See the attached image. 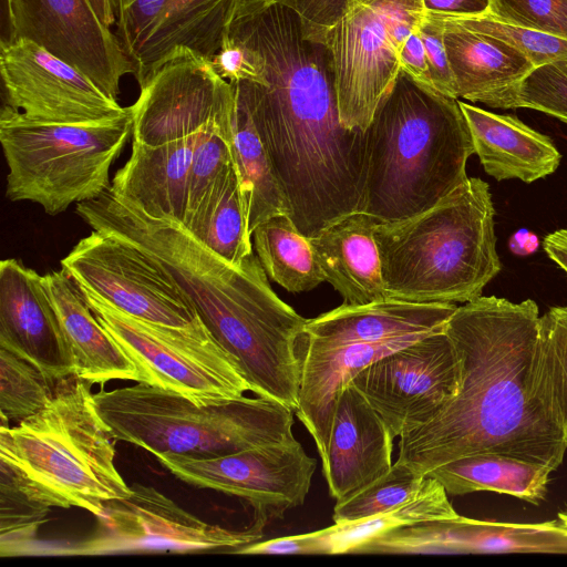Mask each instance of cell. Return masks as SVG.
<instances>
[{"mask_svg":"<svg viewBox=\"0 0 567 567\" xmlns=\"http://www.w3.org/2000/svg\"><path fill=\"white\" fill-rule=\"evenodd\" d=\"M93 400L116 441L154 455L213 457L296 440L293 410L260 396L198 405L137 382L110 391L102 388Z\"/></svg>","mask_w":567,"mask_h":567,"instance_id":"cell-6","label":"cell"},{"mask_svg":"<svg viewBox=\"0 0 567 567\" xmlns=\"http://www.w3.org/2000/svg\"><path fill=\"white\" fill-rule=\"evenodd\" d=\"M543 247L547 256L567 274V228L548 234Z\"/></svg>","mask_w":567,"mask_h":567,"instance_id":"cell-47","label":"cell"},{"mask_svg":"<svg viewBox=\"0 0 567 567\" xmlns=\"http://www.w3.org/2000/svg\"><path fill=\"white\" fill-rule=\"evenodd\" d=\"M7 35L32 41L87 75L117 100L121 79L133 74L115 32L99 18L91 0H3Z\"/></svg>","mask_w":567,"mask_h":567,"instance_id":"cell-16","label":"cell"},{"mask_svg":"<svg viewBox=\"0 0 567 567\" xmlns=\"http://www.w3.org/2000/svg\"><path fill=\"white\" fill-rule=\"evenodd\" d=\"M200 131L156 146L133 141L131 155L113 177L111 192L153 218L183 224L192 156Z\"/></svg>","mask_w":567,"mask_h":567,"instance_id":"cell-25","label":"cell"},{"mask_svg":"<svg viewBox=\"0 0 567 567\" xmlns=\"http://www.w3.org/2000/svg\"><path fill=\"white\" fill-rule=\"evenodd\" d=\"M183 226L235 267L252 252L248 215L235 164L213 188L203 207Z\"/></svg>","mask_w":567,"mask_h":567,"instance_id":"cell-31","label":"cell"},{"mask_svg":"<svg viewBox=\"0 0 567 567\" xmlns=\"http://www.w3.org/2000/svg\"><path fill=\"white\" fill-rule=\"evenodd\" d=\"M534 384L545 410L567 437V306L551 307L539 317Z\"/></svg>","mask_w":567,"mask_h":567,"instance_id":"cell-34","label":"cell"},{"mask_svg":"<svg viewBox=\"0 0 567 567\" xmlns=\"http://www.w3.org/2000/svg\"><path fill=\"white\" fill-rule=\"evenodd\" d=\"M487 17L567 40V0H491Z\"/></svg>","mask_w":567,"mask_h":567,"instance_id":"cell-41","label":"cell"},{"mask_svg":"<svg viewBox=\"0 0 567 567\" xmlns=\"http://www.w3.org/2000/svg\"><path fill=\"white\" fill-rule=\"evenodd\" d=\"M557 520H558L559 525L561 526V528L564 529V532L567 534V508L564 511H560L557 514Z\"/></svg>","mask_w":567,"mask_h":567,"instance_id":"cell-50","label":"cell"},{"mask_svg":"<svg viewBox=\"0 0 567 567\" xmlns=\"http://www.w3.org/2000/svg\"><path fill=\"white\" fill-rule=\"evenodd\" d=\"M133 111V141L156 146L203 130L235 107L233 85L212 60L177 50L140 89Z\"/></svg>","mask_w":567,"mask_h":567,"instance_id":"cell-17","label":"cell"},{"mask_svg":"<svg viewBox=\"0 0 567 567\" xmlns=\"http://www.w3.org/2000/svg\"><path fill=\"white\" fill-rule=\"evenodd\" d=\"M394 437L379 413L350 382L340 392L327 461L321 464L329 495L342 502L392 466Z\"/></svg>","mask_w":567,"mask_h":567,"instance_id":"cell-21","label":"cell"},{"mask_svg":"<svg viewBox=\"0 0 567 567\" xmlns=\"http://www.w3.org/2000/svg\"><path fill=\"white\" fill-rule=\"evenodd\" d=\"M42 280L73 355L75 375L101 388L112 380L140 382L135 364L99 322L68 271H51Z\"/></svg>","mask_w":567,"mask_h":567,"instance_id":"cell-28","label":"cell"},{"mask_svg":"<svg viewBox=\"0 0 567 567\" xmlns=\"http://www.w3.org/2000/svg\"><path fill=\"white\" fill-rule=\"evenodd\" d=\"M351 383L395 439L429 423L458 393L460 361L443 331L374 361Z\"/></svg>","mask_w":567,"mask_h":567,"instance_id":"cell-14","label":"cell"},{"mask_svg":"<svg viewBox=\"0 0 567 567\" xmlns=\"http://www.w3.org/2000/svg\"><path fill=\"white\" fill-rule=\"evenodd\" d=\"M231 31L252 51L259 79L229 83L266 147L289 217L313 237L360 208L365 131L341 123L330 51L305 35L292 10L255 4Z\"/></svg>","mask_w":567,"mask_h":567,"instance_id":"cell-1","label":"cell"},{"mask_svg":"<svg viewBox=\"0 0 567 567\" xmlns=\"http://www.w3.org/2000/svg\"><path fill=\"white\" fill-rule=\"evenodd\" d=\"M424 337L427 336L411 334L340 347L300 341L301 374L295 413L313 439L321 464L327 461L336 405L343 386L369 364Z\"/></svg>","mask_w":567,"mask_h":567,"instance_id":"cell-22","label":"cell"},{"mask_svg":"<svg viewBox=\"0 0 567 567\" xmlns=\"http://www.w3.org/2000/svg\"><path fill=\"white\" fill-rule=\"evenodd\" d=\"M231 151L248 215L249 231L268 218L289 216L286 198L246 105L235 96Z\"/></svg>","mask_w":567,"mask_h":567,"instance_id":"cell-30","label":"cell"},{"mask_svg":"<svg viewBox=\"0 0 567 567\" xmlns=\"http://www.w3.org/2000/svg\"><path fill=\"white\" fill-rule=\"evenodd\" d=\"M0 72L6 104L35 121L97 122L127 109L83 72L25 39L0 42Z\"/></svg>","mask_w":567,"mask_h":567,"instance_id":"cell-18","label":"cell"},{"mask_svg":"<svg viewBox=\"0 0 567 567\" xmlns=\"http://www.w3.org/2000/svg\"><path fill=\"white\" fill-rule=\"evenodd\" d=\"M455 303H415L400 300L341 306L308 319L300 338L318 347L379 342L391 338L443 332Z\"/></svg>","mask_w":567,"mask_h":567,"instance_id":"cell-23","label":"cell"},{"mask_svg":"<svg viewBox=\"0 0 567 567\" xmlns=\"http://www.w3.org/2000/svg\"><path fill=\"white\" fill-rule=\"evenodd\" d=\"M50 508L0 466L1 557L29 554L35 544L40 527L47 520Z\"/></svg>","mask_w":567,"mask_h":567,"instance_id":"cell-36","label":"cell"},{"mask_svg":"<svg viewBox=\"0 0 567 567\" xmlns=\"http://www.w3.org/2000/svg\"><path fill=\"white\" fill-rule=\"evenodd\" d=\"M100 20L109 28L116 23V0H91Z\"/></svg>","mask_w":567,"mask_h":567,"instance_id":"cell-49","label":"cell"},{"mask_svg":"<svg viewBox=\"0 0 567 567\" xmlns=\"http://www.w3.org/2000/svg\"><path fill=\"white\" fill-rule=\"evenodd\" d=\"M423 11L422 0H353L329 31L323 44L344 127L367 130L401 71L400 51Z\"/></svg>","mask_w":567,"mask_h":567,"instance_id":"cell-10","label":"cell"},{"mask_svg":"<svg viewBox=\"0 0 567 567\" xmlns=\"http://www.w3.org/2000/svg\"><path fill=\"white\" fill-rule=\"evenodd\" d=\"M231 553L245 555H322V548L318 530H315L268 540H258L237 548Z\"/></svg>","mask_w":567,"mask_h":567,"instance_id":"cell-44","label":"cell"},{"mask_svg":"<svg viewBox=\"0 0 567 567\" xmlns=\"http://www.w3.org/2000/svg\"><path fill=\"white\" fill-rule=\"evenodd\" d=\"M126 497L105 504L96 528L85 540L60 555L114 553H193L240 548L264 536L266 523L254 518L243 530L208 524L186 512L156 488L134 484Z\"/></svg>","mask_w":567,"mask_h":567,"instance_id":"cell-11","label":"cell"},{"mask_svg":"<svg viewBox=\"0 0 567 567\" xmlns=\"http://www.w3.org/2000/svg\"><path fill=\"white\" fill-rule=\"evenodd\" d=\"M425 12L452 17L487 16L491 0H422Z\"/></svg>","mask_w":567,"mask_h":567,"instance_id":"cell-46","label":"cell"},{"mask_svg":"<svg viewBox=\"0 0 567 567\" xmlns=\"http://www.w3.org/2000/svg\"><path fill=\"white\" fill-rule=\"evenodd\" d=\"M502 553L567 554V534L557 518L543 523H507L458 515L393 529L353 551L386 555Z\"/></svg>","mask_w":567,"mask_h":567,"instance_id":"cell-19","label":"cell"},{"mask_svg":"<svg viewBox=\"0 0 567 567\" xmlns=\"http://www.w3.org/2000/svg\"><path fill=\"white\" fill-rule=\"evenodd\" d=\"M553 472L543 464L505 454L480 453L442 464L425 476L436 480L447 495L491 491L538 506L546 498Z\"/></svg>","mask_w":567,"mask_h":567,"instance_id":"cell-29","label":"cell"},{"mask_svg":"<svg viewBox=\"0 0 567 567\" xmlns=\"http://www.w3.org/2000/svg\"><path fill=\"white\" fill-rule=\"evenodd\" d=\"M251 237L266 275L286 290L309 291L326 281L309 238L288 215H276L262 221Z\"/></svg>","mask_w":567,"mask_h":567,"instance_id":"cell-32","label":"cell"},{"mask_svg":"<svg viewBox=\"0 0 567 567\" xmlns=\"http://www.w3.org/2000/svg\"><path fill=\"white\" fill-rule=\"evenodd\" d=\"M133 131V111L87 123H49L4 104L0 142L10 200L39 204L55 216L110 188V169Z\"/></svg>","mask_w":567,"mask_h":567,"instance_id":"cell-7","label":"cell"},{"mask_svg":"<svg viewBox=\"0 0 567 567\" xmlns=\"http://www.w3.org/2000/svg\"><path fill=\"white\" fill-rule=\"evenodd\" d=\"M80 288L147 322L187 327L200 319L172 275L132 243L97 230L61 260Z\"/></svg>","mask_w":567,"mask_h":567,"instance_id":"cell-12","label":"cell"},{"mask_svg":"<svg viewBox=\"0 0 567 567\" xmlns=\"http://www.w3.org/2000/svg\"><path fill=\"white\" fill-rule=\"evenodd\" d=\"M453 18L467 29L488 34L515 48L535 68L567 59V40L565 39L507 24L487 16Z\"/></svg>","mask_w":567,"mask_h":567,"instance_id":"cell-40","label":"cell"},{"mask_svg":"<svg viewBox=\"0 0 567 567\" xmlns=\"http://www.w3.org/2000/svg\"><path fill=\"white\" fill-rule=\"evenodd\" d=\"M419 32L424 43L432 86L444 95L457 99L454 76L444 43V22L423 11Z\"/></svg>","mask_w":567,"mask_h":567,"instance_id":"cell-42","label":"cell"},{"mask_svg":"<svg viewBox=\"0 0 567 567\" xmlns=\"http://www.w3.org/2000/svg\"><path fill=\"white\" fill-rule=\"evenodd\" d=\"M91 384L76 375L55 383L49 405L13 426L0 424V466L50 507L95 517L132 487L115 466V439L99 415Z\"/></svg>","mask_w":567,"mask_h":567,"instance_id":"cell-5","label":"cell"},{"mask_svg":"<svg viewBox=\"0 0 567 567\" xmlns=\"http://www.w3.org/2000/svg\"><path fill=\"white\" fill-rule=\"evenodd\" d=\"M378 223L357 210L309 238L326 281L342 296L344 303L386 300L375 240Z\"/></svg>","mask_w":567,"mask_h":567,"instance_id":"cell-26","label":"cell"},{"mask_svg":"<svg viewBox=\"0 0 567 567\" xmlns=\"http://www.w3.org/2000/svg\"><path fill=\"white\" fill-rule=\"evenodd\" d=\"M474 152L496 181L532 183L553 174L561 155L553 141L513 115L497 114L460 101Z\"/></svg>","mask_w":567,"mask_h":567,"instance_id":"cell-27","label":"cell"},{"mask_svg":"<svg viewBox=\"0 0 567 567\" xmlns=\"http://www.w3.org/2000/svg\"><path fill=\"white\" fill-rule=\"evenodd\" d=\"M495 209L486 182L467 179L431 208L378 223L386 299L466 303L501 271Z\"/></svg>","mask_w":567,"mask_h":567,"instance_id":"cell-4","label":"cell"},{"mask_svg":"<svg viewBox=\"0 0 567 567\" xmlns=\"http://www.w3.org/2000/svg\"><path fill=\"white\" fill-rule=\"evenodd\" d=\"M0 347L32 363L54 384L75 375L42 276L13 258L0 262Z\"/></svg>","mask_w":567,"mask_h":567,"instance_id":"cell-20","label":"cell"},{"mask_svg":"<svg viewBox=\"0 0 567 567\" xmlns=\"http://www.w3.org/2000/svg\"><path fill=\"white\" fill-rule=\"evenodd\" d=\"M536 302L478 297L457 307L444 332L461 368L458 393L429 423L400 436V461L426 475L460 457L498 453L554 472L567 437L534 384Z\"/></svg>","mask_w":567,"mask_h":567,"instance_id":"cell-2","label":"cell"},{"mask_svg":"<svg viewBox=\"0 0 567 567\" xmlns=\"http://www.w3.org/2000/svg\"><path fill=\"white\" fill-rule=\"evenodd\" d=\"M155 457L189 485L246 501L255 518L266 524L305 503L317 467L297 440L213 457L173 453Z\"/></svg>","mask_w":567,"mask_h":567,"instance_id":"cell-13","label":"cell"},{"mask_svg":"<svg viewBox=\"0 0 567 567\" xmlns=\"http://www.w3.org/2000/svg\"><path fill=\"white\" fill-rule=\"evenodd\" d=\"M55 384L32 363L0 347L1 424L20 422L45 409Z\"/></svg>","mask_w":567,"mask_h":567,"instance_id":"cell-37","label":"cell"},{"mask_svg":"<svg viewBox=\"0 0 567 567\" xmlns=\"http://www.w3.org/2000/svg\"><path fill=\"white\" fill-rule=\"evenodd\" d=\"M425 475L395 461L391 468L351 497L336 502L333 522L368 518L408 503L423 488Z\"/></svg>","mask_w":567,"mask_h":567,"instance_id":"cell-38","label":"cell"},{"mask_svg":"<svg viewBox=\"0 0 567 567\" xmlns=\"http://www.w3.org/2000/svg\"><path fill=\"white\" fill-rule=\"evenodd\" d=\"M437 16L444 22L457 99L508 110L517 86L535 69L532 62L499 39L467 29L453 17Z\"/></svg>","mask_w":567,"mask_h":567,"instance_id":"cell-24","label":"cell"},{"mask_svg":"<svg viewBox=\"0 0 567 567\" xmlns=\"http://www.w3.org/2000/svg\"><path fill=\"white\" fill-rule=\"evenodd\" d=\"M399 58L401 69L404 72L415 81L432 86L426 51L419 32V27L405 40Z\"/></svg>","mask_w":567,"mask_h":567,"instance_id":"cell-45","label":"cell"},{"mask_svg":"<svg viewBox=\"0 0 567 567\" xmlns=\"http://www.w3.org/2000/svg\"><path fill=\"white\" fill-rule=\"evenodd\" d=\"M245 1L116 0L115 34L140 89L177 50L212 60Z\"/></svg>","mask_w":567,"mask_h":567,"instance_id":"cell-15","label":"cell"},{"mask_svg":"<svg viewBox=\"0 0 567 567\" xmlns=\"http://www.w3.org/2000/svg\"><path fill=\"white\" fill-rule=\"evenodd\" d=\"M195 309L236 360L257 396L293 410L301 374L300 338L308 319L271 289L257 255L209 280Z\"/></svg>","mask_w":567,"mask_h":567,"instance_id":"cell-8","label":"cell"},{"mask_svg":"<svg viewBox=\"0 0 567 567\" xmlns=\"http://www.w3.org/2000/svg\"><path fill=\"white\" fill-rule=\"evenodd\" d=\"M234 111L214 120L199 133L188 178L187 212L184 225L205 204L212 189L234 164L231 130Z\"/></svg>","mask_w":567,"mask_h":567,"instance_id":"cell-35","label":"cell"},{"mask_svg":"<svg viewBox=\"0 0 567 567\" xmlns=\"http://www.w3.org/2000/svg\"><path fill=\"white\" fill-rule=\"evenodd\" d=\"M457 516L444 487L436 480L425 476L422 491L408 503L368 518L334 523L319 529L318 534L322 555L353 554L362 544L393 529Z\"/></svg>","mask_w":567,"mask_h":567,"instance_id":"cell-33","label":"cell"},{"mask_svg":"<svg viewBox=\"0 0 567 567\" xmlns=\"http://www.w3.org/2000/svg\"><path fill=\"white\" fill-rule=\"evenodd\" d=\"M511 109H530L567 124V59L535 68L517 86Z\"/></svg>","mask_w":567,"mask_h":567,"instance_id":"cell-39","label":"cell"},{"mask_svg":"<svg viewBox=\"0 0 567 567\" xmlns=\"http://www.w3.org/2000/svg\"><path fill=\"white\" fill-rule=\"evenodd\" d=\"M538 245V237L527 229L517 230L509 239V248L516 255L533 254Z\"/></svg>","mask_w":567,"mask_h":567,"instance_id":"cell-48","label":"cell"},{"mask_svg":"<svg viewBox=\"0 0 567 567\" xmlns=\"http://www.w3.org/2000/svg\"><path fill=\"white\" fill-rule=\"evenodd\" d=\"M80 289L99 322L135 364L140 382L198 405L239 399L251 391L236 360L202 319L187 327L147 322Z\"/></svg>","mask_w":567,"mask_h":567,"instance_id":"cell-9","label":"cell"},{"mask_svg":"<svg viewBox=\"0 0 567 567\" xmlns=\"http://www.w3.org/2000/svg\"><path fill=\"white\" fill-rule=\"evenodd\" d=\"M292 10L300 19L305 35L323 43L353 0H265Z\"/></svg>","mask_w":567,"mask_h":567,"instance_id":"cell-43","label":"cell"},{"mask_svg":"<svg viewBox=\"0 0 567 567\" xmlns=\"http://www.w3.org/2000/svg\"><path fill=\"white\" fill-rule=\"evenodd\" d=\"M360 204L379 223L420 214L466 179L474 146L460 100L402 69L365 130Z\"/></svg>","mask_w":567,"mask_h":567,"instance_id":"cell-3","label":"cell"}]
</instances>
